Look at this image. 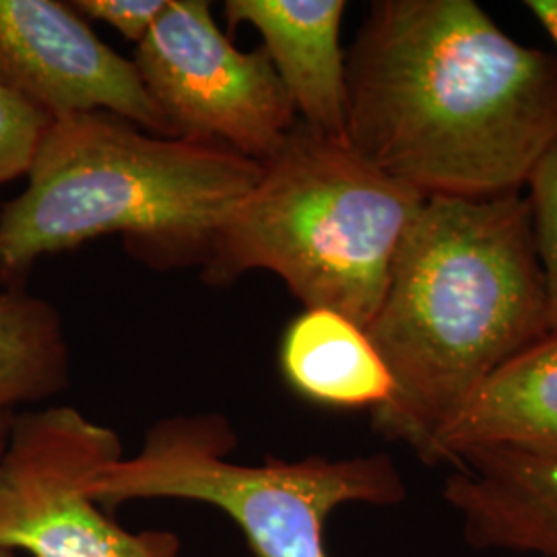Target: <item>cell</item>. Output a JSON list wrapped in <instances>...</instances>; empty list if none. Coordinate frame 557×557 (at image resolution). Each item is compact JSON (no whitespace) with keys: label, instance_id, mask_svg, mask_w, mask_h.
<instances>
[{"label":"cell","instance_id":"obj_1","mask_svg":"<svg viewBox=\"0 0 557 557\" xmlns=\"http://www.w3.org/2000/svg\"><path fill=\"white\" fill-rule=\"evenodd\" d=\"M347 143L425 199L522 193L557 140V57L473 0H376L345 50Z\"/></svg>","mask_w":557,"mask_h":557},{"label":"cell","instance_id":"obj_2","mask_svg":"<svg viewBox=\"0 0 557 557\" xmlns=\"http://www.w3.org/2000/svg\"><path fill=\"white\" fill-rule=\"evenodd\" d=\"M393 393L374 432L436 465V442L502 363L547 335L529 197L425 199L366 329Z\"/></svg>","mask_w":557,"mask_h":557},{"label":"cell","instance_id":"obj_3","mask_svg":"<svg viewBox=\"0 0 557 557\" xmlns=\"http://www.w3.org/2000/svg\"><path fill=\"white\" fill-rule=\"evenodd\" d=\"M260 161L151 135L110 112L54 120L15 199L0 202V289L40 260L119 234L156 271L202 267Z\"/></svg>","mask_w":557,"mask_h":557},{"label":"cell","instance_id":"obj_4","mask_svg":"<svg viewBox=\"0 0 557 557\" xmlns=\"http://www.w3.org/2000/svg\"><path fill=\"white\" fill-rule=\"evenodd\" d=\"M423 202L349 143L298 120L221 225L200 277L230 287L250 271H269L306 310H333L366 331Z\"/></svg>","mask_w":557,"mask_h":557},{"label":"cell","instance_id":"obj_5","mask_svg":"<svg viewBox=\"0 0 557 557\" xmlns=\"http://www.w3.org/2000/svg\"><path fill=\"white\" fill-rule=\"evenodd\" d=\"M238 434L221 413L156 421L139 453L94 481L101 508L135 499H186L218 508L242 531L255 557H331L326 520L345 504L395 506L407 485L395 460L380 455L232 462Z\"/></svg>","mask_w":557,"mask_h":557},{"label":"cell","instance_id":"obj_6","mask_svg":"<svg viewBox=\"0 0 557 557\" xmlns=\"http://www.w3.org/2000/svg\"><path fill=\"white\" fill-rule=\"evenodd\" d=\"M122 458L119 434L75 407L15 416L0 457V549L32 557H180L176 533H131L94 498V481Z\"/></svg>","mask_w":557,"mask_h":557},{"label":"cell","instance_id":"obj_7","mask_svg":"<svg viewBox=\"0 0 557 557\" xmlns=\"http://www.w3.org/2000/svg\"><path fill=\"white\" fill-rule=\"evenodd\" d=\"M133 62L172 139L220 145L264 163L298 124L264 48L238 50L213 20L211 2L168 0Z\"/></svg>","mask_w":557,"mask_h":557},{"label":"cell","instance_id":"obj_8","mask_svg":"<svg viewBox=\"0 0 557 557\" xmlns=\"http://www.w3.org/2000/svg\"><path fill=\"white\" fill-rule=\"evenodd\" d=\"M0 79L52 120L110 112L170 137L133 60L57 0H0Z\"/></svg>","mask_w":557,"mask_h":557},{"label":"cell","instance_id":"obj_9","mask_svg":"<svg viewBox=\"0 0 557 557\" xmlns=\"http://www.w3.org/2000/svg\"><path fill=\"white\" fill-rule=\"evenodd\" d=\"M345 0H227L230 32L255 27L299 122L347 143V71L341 46Z\"/></svg>","mask_w":557,"mask_h":557},{"label":"cell","instance_id":"obj_10","mask_svg":"<svg viewBox=\"0 0 557 557\" xmlns=\"http://www.w3.org/2000/svg\"><path fill=\"white\" fill-rule=\"evenodd\" d=\"M442 496L478 549L557 557V462L487 450L460 460Z\"/></svg>","mask_w":557,"mask_h":557},{"label":"cell","instance_id":"obj_11","mask_svg":"<svg viewBox=\"0 0 557 557\" xmlns=\"http://www.w3.org/2000/svg\"><path fill=\"white\" fill-rule=\"evenodd\" d=\"M504 450L557 462V335L502 363L440 434L436 465Z\"/></svg>","mask_w":557,"mask_h":557},{"label":"cell","instance_id":"obj_12","mask_svg":"<svg viewBox=\"0 0 557 557\" xmlns=\"http://www.w3.org/2000/svg\"><path fill=\"white\" fill-rule=\"evenodd\" d=\"M278 366L287 386L326 409H379L393 379L368 333L333 310H304L285 329Z\"/></svg>","mask_w":557,"mask_h":557},{"label":"cell","instance_id":"obj_13","mask_svg":"<svg viewBox=\"0 0 557 557\" xmlns=\"http://www.w3.org/2000/svg\"><path fill=\"white\" fill-rule=\"evenodd\" d=\"M71 384V351L59 308L27 292H0V413L41 403Z\"/></svg>","mask_w":557,"mask_h":557},{"label":"cell","instance_id":"obj_14","mask_svg":"<svg viewBox=\"0 0 557 557\" xmlns=\"http://www.w3.org/2000/svg\"><path fill=\"white\" fill-rule=\"evenodd\" d=\"M527 190L545 289V324L547 333L557 335V140L539 161Z\"/></svg>","mask_w":557,"mask_h":557},{"label":"cell","instance_id":"obj_15","mask_svg":"<svg viewBox=\"0 0 557 557\" xmlns=\"http://www.w3.org/2000/svg\"><path fill=\"white\" fill-rule=\"evenodd\" d=\"M52 122L0 79V188L27 178Z\"/></svg>","mask_w":557,"mask_h":557},{"label":"cell","instance_id":"obj_16","mask_svg":"<svg viewBox=\"0 0 557 557\" xmlns=\"http://www.w3.org/2000/svg\"><path fill=\"white\" fill-rule=\"evenodd\" d=\"M168 0H73L71 7L83 20L101 21L114 27L126 40L147 38L153 23L160 20Z\"/></svg>","mask_w":557,"mask_h":557},{"label":"cell","instance_id":"obj_17","mask_svg":"<svg viewBox=\"0 0 557 557\" xmlns=\"http://www.w3.org/2000/svg\"><path fill=\"white\" fill-rule=\"evenodd\" d=\"M527 9L535 15L541 27L557 46V0H529Z\"/></svg>","mask_w":557,"mask_h":557},{"label":"cell","instance_id":"obj_18","mask_svg":"<svg viewBox=\"0 0 557 557\" xmlns=\"http://www.w3.org/2000/svg\"><path fill=\"white\" fill-rule=\"evenodd\" d=\"M13 419H15V413H0V457L7 448L9 434H11V428H13Z\"/></svg>","mask_w":557,"mask_h":557},{"label":"cell","instance_id":"obj_19","mask_svg":"<svg viewBox=\"0 0 557 557\" xmlns=\"http://www.w3.org/2000/svg\"><path fill=\"white\" fill-rule=\"evenodd\" d=\"M0 557H17V554H13V552H7V549H0Z\"/></svg>","mask_w":557,"mask_h":557}]
</instances>
